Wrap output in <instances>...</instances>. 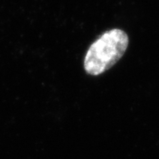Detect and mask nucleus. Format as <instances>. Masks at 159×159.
<instances>
[{
  "label": "nucleus",
  "instance_id": "nucleus-1",
  "mask_svg": "<svg viewBox=\"0 0 159 159\" xmlns=\"http://www.w3.org/2000/svg\"><path fill=\"white\" fill-rule=\"evenodd\" d=\"M128 46V37L124 31L114 29L106 32L90 46L86 53L84 70L92 75L103 73L121 59Z\"/></svg>",
  "mask_w": 159,
  "mask_h": 159
}]
</instances>
